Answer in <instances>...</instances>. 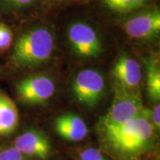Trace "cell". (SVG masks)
<instances>
[{
  "instance_id": "cell-1",
  "label": "cell",
  "mask_w": 160,
  "mask_h": 160,
  "mask_svg": "<svg viewBox=\"0 0 160 160\" xmlns=\"http://www.w3.org/2000/svg\"><path fill=\"white\" fill-rule=\"evenodd\" d=\"M104 142L113 152L125 158H134L151 147L154 127L141 116L122 125L102 130Z\"/></svg>"
},
{
  "instance_id": "cell-2",
  "label": "cell",
  "mask_w": 160,
  "mask_h": 160,
  "mask_svg": "<svg viewBox=\"0 0 160 160\" xmlns=\"http://www.w3.org/2000/svg\"><path fill=\"white\" fill-rule=\"evenodd\" d=\"M53 51V38L44 28L25 32L16 41L13 48L12 63L19 67H32L45 62Z\"/></svg>"
},
{
  "instance_id": "cell-3",
  "label": "cell",
  "mask_w": 160,
  "mask_h": 160,
  "mask_svg": "<svg viewBox=\"0 0 160 160\" xmlns=\"http://www.w3.org/2000/svg\"><path fill=\"white\" fill-rule=\"evenodd\" d=\"M149 112L144 109L141 94L137 90H127L118 87L107 114L101 122L102 130L122 125L137 117L149 119Z\"/></svg>"
},
{
  "instance_id": "cell-4",
  "label": "cell",
  "mask_w": 160,
  "mask_h": 160,
  "mask_svg": "<svg viewBox=\"0 0 160 160\" xmlns=\"http://www.w3.org/2000/svg\"><path fill=\"white\" fill-rule=\"evenodd\" d=\"M104 87L102 76L94 69H87L75 77L72 90L79 102L92 107L102 97Z\"/></svg>"
},
{
  "instance_id": "cell-5",
  "label": "cell",
  "mask_w": 160,
  "mask_h": 160,
  "mask_svg": "<svg viewBox=\"0 0 160 160\" xmlns=\"http://www.w3.org/2000/svg\"><path fill=\"white\" fill-rule=\"evenodd\" d=\"M19 99L29 104L46 102L52 96L55 85L49 77L35 75L21 80L16 86Z\"/></svg>"
},
{
  "instance_id": "cell-6",
  "label": "cell",
  "mask_w": 160,
  "mask_h": 160,
  "mask_svg": "<svg viewBox=\"0 0 160 160\" xmlns=\"http://www.w3.org/2000/svg\"><path fill=\"white\" fill-rule=\"evenodd\" d=\"M68 38L76 53L81 57H97L102 52L101 40L95 30L88 24L77 22L70 25Z\"/></svg>"
},
{
  "instance_id": "cell-7",
  "label": "cell",
  "mask_w": 160,
  "mask_h": 160,
  "mask_svg": "<svg viewBox=\"0 0 160 160\" xmlns=\"http://www.w3.org/2000/svg\"><path fill=\"white\" fill-rule=\"evenodd\" d=\"M125 30L130 38L135 39L156 37L160 32L159 11L155 9L133 16L125 23Z\"/></svg>"
},
{
  "instance_id": "cell-8",
  "label": "cell",
  "mask_w": 160,
  "mask_h": 160,
  "mask_svg": "<svg viewBox=\"0 0 160 160\" xmlns=\"http://www.w3.org/2000/svg\"><path fill=\"white\" fill-rule=\"evenodd\" d=\"M13 147L26 157L46 159L51 154L52 146L46 135L37 130H28L19 135Z\"/></svg>"
},
{
  "instance_id": "cell-9",
  "label": "cell",
  "mask_w": 160,
  "mask_h": 160,
  "mask_svg": "<svg viewBox=\"0 0 160 160\" xmlns=\"http://www.w3.org/2000/svg\"><path fill=\"white\" fill-rule=\"evenodd\" d=\"M112 76L120 87L127 90H137L142 78L139 62L127 55L118 59L112 69Z\"/></svg>"
},
{
  "instance_id": "cell-10",
  "label": "cell",
  "mask_w": 160,
  "mask_h": 160,
  "mask_svg": "<svg viewBox=\"0 0 160 160\" xmlns=\"http://www.w3.org/2000/svg\"><path fill=\"white\" fill-rule=\"evenodd\" d=\"M54 129L59 136L69 142H79L86 137L88 128L86 122L78 115L69 113L57 118Z\"/></svg>"
},
{
  "instance_id": "cell-11",
  "label": "cell",
  "mask_w": 160,
  "mask_h": 160,
  "mask_svg": "<svg viewBox=\"0 0 160 160\" xmlns=\"http://www.w3.org/2000/svg\"><path fill=\"white\" fill-rule=\"evenodd\" d=\"M19 124V111L13 101L0 92V136H7L16 130Z\"/></svg>"
},
{
  "instance_id": "cell-12",
  "label": "cell",
  "mask_w": 160,
  "mask_h": 160,
  "mask_svg": "<svg viewBox=\"0 0 160 160\" xmlns=\"http://www.w3.org/2000/svg\"><path fill=\"white\" fill-rule=\"evenodd\" d=\"M147 92L149 98L158 102L160 100V71L155 63H148Z\"/></svg>"
},
{
  "instance_id": "cell-13",
  "label": "cell",
  "mask_w": 160,
  "mask_h": 160,
  "mask_svg": "<svg viewBox=\"0 0 160 160\" xmlns=\"http://www.w3.org/2000/svg\"><path fill=\"white\" fill-rule=\"evenodd\" d=\"M149 0H103L105 6L118 12H127L142 6Z\"/></svg>"
},
{
  "instance_id": "cell-14",
  "label": "cell",
  "mask_w": 160,
  "mask_h": 160,
  "mask_svg": "<svg viewBox=\"0 0 160 160\" xmlns=\"http://www.w3.org/2000/svg\"><path fill=\"white\" fill-rule=\"evenodd\" d=\"M12 42V33L5 23L0 22V51L9 48Z\"/></svg>"
},
{
  "instance_id": "cell-15",
  "label": "cell",
  "mask_w": 160,
  "mask_h": 160,
  "mask_svg": "<svg viewBox=\"0 0 160 160\" xmlns=\"http://www.w3.org/2000/svg\"><path fill=\"white\" fill-rule=\"evenodd\" d=\"M0 160H27V157L14 147L0 149Z\"/></svg>"
},
{
  "instance_id": "cell-16",
  "label": "cell",
  "mask_w": 160,
  "mask_h": 160,
  "mask_svg": "<svg viewBox=\"0 0 160 160\" xmlns=\"http://www.w3.org/2000/svg\"><path fill=\"white\" fill-rule=\"evenodd\" d=\"M79 160H107L104 155L95 148H86L78 153Z\"/></svg>"
},
{
  "instance_id": "cell-17",
  "label": "cell",
  "mask_w": 160,
  "mask_h": 160,
  "mask_svg": "<svg viewBox=\"0 0 160 160\" xmlns=\"http://www.w3.org/2000/svg\"><path fill=\"white\" fill-rule=\"evenodd\" d=\"M150 115H151V124L154 128L156 129H159L160 126V105L158 103L157 105H155L154 109L153 110L150 112Z\"/></svg>"
},
{
  "instance_id": "cell-18",
  "label": "cell",
  "mask_w": 160,
  "mask_h": 160,
  "mask_svg": "<svg viewBox=\"0 0 160 160\" xmlns=\"http://www.w3.org/2000/svg\"><path fill=\"white\" fill-rule=\"evenodd\" d=\"M6 1L13 6L22 7V6H29L34 0H6Z\"/></svg>"
}]
</instances>
